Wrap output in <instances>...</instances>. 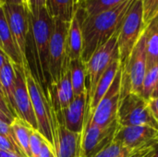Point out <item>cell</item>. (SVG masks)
Returning a JSON list of instances; mask_svg holds the SVG:
<instances>
[{
    "instance_id": "cell-2",
    "label": "cell",
    "mask_w": 158,
    "mask_h": 157,
    "mask_svg": "<svg viewBox=\"0 0 158 157\" xmlns=\"http://www.w3.org/2000/svg\"><path fill=\"white\" fill-rule=\"evenodd\" d=\"M54 29V19L49 16L45 7L35 15L30 13V33L28 42L32 55L34 75L44 91L50 84L49 74V46Z\"/></svg>"
},
{
    "instance_id": "cell-3",
    "label": "cell",
    "mask_w": 158,
    "mask_h": 157,
    "mask_svg": "<svg viewBox=\"0 0 158 157\" xmlns=\"http://www.w3.org/2000/svg\"><path fill=\"white\" fill-rule=\"evenodd\" d=\"M147 69L144 31L133 47L126 64L121 68L120 99L130 93H141L143 81Z\"/></svg>"
},
{
    "instance_id": "cell-20",
    "label": "cell",
    "mask_w": 158,
    "mask_h": 157,
    "mask_svg": "<svg viewBox=\"0 0 158 157\" xmlns=\"http://www.w3.org/2000/svg\"><path fill=\"white\" fill-rule=\"evenodd\" d=\"M147 68L158 64V15L144 28Z\"/></svg>"
},
{
    "instance_id": "cell-33",
    "label": "cell",
    "mask_w": 158,
    "mask_h": 157,
    "mask_svg": "<svg viewBox=\"0 0 158 157\" xmlns=\"http://www.w3.org/2000/svg\"><path fill=\"white\" fill-rule=\"evenodd\" d=\"M147 103H148V106H149L154 118H156V120L158 123V97L151 98L150 100L147 101Z\"/></svg>"
},
{
    "instance_id": "cell-5",
    "label": "cell",
    "mask_w": 158,
    "mask_h": 157,
    "mask_svg": "<svg viewBox=\"0 0 158 157\" xmlns=\"http://www.w3.org/2000/svg\"><path fill=\"white\" fill-rule=\"evenodd\" d=\"M117 121L121 127L146 126L158 130V123L154 118L147 101L140 94L130 93L120 99Z\"/></svg>"
},
{
    "instance_id": "cell-45",
    "label": "cell",
    "mask_w": 158,
    "mask_h": 157,
    "mask_svg": "<svg viewBox=\"0 0 158 157\" xmlns=\"http://www.w3.org/2000/svg\"><path fill=\"white\" fill-rule=\"evenodd\" d=\"M81 1H82V0H81ZM80 2H81V1H80Z\"/></svg>"
},
{
    "instance_id": "cell-9",
    "label": "cell",
    "mask_w": 158,
    "mask_h": 157,
    "mask_svg": "<svg viewBox=\"0 0 158 157\" xmlns=\"http://www.w3.org/2000/svg\"><path fill=\"white\" fill-rule=\"evenodd\" d=\"M11 34L20 54L22 67L29 66L27 44L30 33V12L24 5H2Z\"/></svg>"
},
{
    "instance_id": "cell-11",
    "label": "cell",
    "mask_w": 158,
    "mask_h": 157,
    "mask_svg": "<svg viewBox=\"0 0 158 157\" xmlns=\"http://www.w3.org/2000/svg\"><path fill=\"white\" fill-rule=\"evenodd\" d=\"M121 68L118 71L110 88L99 102L90 118V121L99 127L106 128L117 121V115L120 102Z\"/></svg>"
},
{
    "instance_id": "cell-19",
    "label": "cell",
    "mask_w": 158,
    "mask_h": 157,
    "mask_svg": "<svg viewBox=\"0 0 158 157\" xmlns=\"http://www.w3.org/2000/svg\"><path fill=\"white\" fill-rule=\"evenodd\" d=\"M45 9L54 20L70 22L76 11V2L75 0H46Z\"/></svg>"
},
{
    "instance_id": "cell-8",
    "label": "cell",
    "mask_w": 158,
    "mask_h": 157,
    "mask_svg": "<svg viewBox=\"0 0 158 157\" xmlns=\"http://www.w3.org/2000/svg\"><path fill=\"white\" fill-rule=\"evenodd\" d=\"M49 109L56 156L81 157V133H75L65 128L63 123L62 111L56 110L50 104Z\"/></svg>"
},
{
    "instance_id": "cell-15",
    "label": "cell",
    "mask_w": 158,
    "mask_h": 157,
    "mask_svg": "<svg viewBox=\"0 0 158 157\" xmlns=\"http://www.w3.org/2000/svg\"><path fill=\"white\" fill-rule=\"evenodd\" d=\"M88 105L87 91L73 98L70 105L62 110L63 123L67 130L75 133H82Z\"/></svg>"
},
{
    "instance_id": "cell-34",
    "label": "cell",
    "mask_w": 158,
    "mask_h": 157,
    "mask_svg": "<svg viewBox=\"0 0 158 157\" xmlns=\"http://www.w3.org/2000/svg\"><path fill=\"white\" fill-rule=\"evenodd\" d=\"M39 157H56V156L55 152H54V150L45 142V140H44V143L43 144V148H42V151L40 153Z\"/></svg>"
},
{
    "instance_id": "cell-32",
    "label": "cell",
    "mask_w": 158,
    "mask_h": 157,
    "mask_svg": "<svg viewBox=\"0 0 158 157\" xmlns=\"http://www.w3.org/2000/svg\"><path fill=\"white\" fill-rule=\"evenodd\" d=\"M0 109L9 118H11L12 119H14L16 117L13 115V113L11 112L10 108H9V105L6 102V100L0 94Z\"/></svg>"
},
{
    "instance_id": "cell-38",
    "label": "cell",
    "mask_w": 158,
    "mask_h": 157,
    "mask_svg": "<svg viewBox=\"0 0 158 157\" xmlns=\"http://www.w3.org/2000/svg\"><path fill=\"white\" fill-rule=\"evenodd\" d=\"M7 60H8V57L0 50V70H1V68H2V67L4 66V64H5Z\"/></svg>"
},
{
    "instance_id": "cell-13",
    "label": "cell",
    "mask_w": 158,
    "mask_h": 157,
    "mask_svg": "<svg viewBox=\"0 0 158 157\" xmlns=\"http://www.w3.org/2000/svg\"><path fill=\"white\" fill-rule=\"evenodd\" d=\"M14 73H15V114L16 118H19L24 121L31 128L37 130V121L33 112L31 101L28 92V87L26 83L24 69L22 65L13 64Z\"/></svg>"
},
{
    "instance_id": "cell-12",
    "label": "cell",
    "mask_w": 158,
    "mask_h": 157,
    "mask_svg": "<svg viewBox=\"0 0 158 157\" xmlns=\"http://www.w3.org/2000/svg\"><path fill=\"white\" fill-rule=\"evenodd\" d=\"M69 22L62 20H54V29L49 46V74L50 84L57 83L63 66L67 60L66 56V40Z\"/></svg>"
},
{
    "instance_id": "cell-44",
    "label": "cell",
    "mask_w": 158,
    "mask_h": 157,
    "mask_svg": "<svg viewBox=\"0 0 158 157\" xmlns=\"http://www.w3.org/2000/svg\"><path fill=\"white\" fill-rule=\"evenodd\" d=\"M0 4H2V0H0Z\"/></svg>"
},
{
    "instance_id": "cell-30",
    "label": "cell",
    "mask_w": 158,
    "mask_h": 157,
    "mask_svg": "<svg viewBox=\"0 0 158 157\" xmlns=\"http://www.w3.org/2000/svg\"><path fill=\"white\" fill-rule=\"evenodd\" d=\"M0 135L6 137V139H8L14 145H16L17 147L18 144H17V142H16V139H15V136H14V133H13V130H12V128H11V125L10 124H7L2 120H0Z\"/></svg>"
},
{
    "instance_id": "cell-28",
    "label": "cell",
    "mask_w": 158,
    "mask_h": 157,
    "mask_svg": "<svg viewBox=\"0 0 158 157\" xmlns=\"http://www.w3.org/2000/svg\"><path fill=\"white\" fill-rule=\"evenodd\" d=\"M44 139L38 132V130L32 129L30 137V151L31 157H39L43 148Z\"/></svg>"
},
{
    "instance_id": "cell-25",
    "label": "cell",
    "mask_w": 158,
    "mask_h": 157,
    "mask_svg": "<svg viewBox=\"0 0 158 157\" xmlns=\"http://www.w3.org/2000/svg\"><path fill=\"white\" fill-rule=\"evenodd\" d=\"M158 81V64L147 68L142 85L140 95L146 101L152 98V95L156 88Z\"/></svg>"
},
{
    "instance_id": "cell-4",
    "label": "cell",
    "mask_w": 158,
    "mask_h": 157,
    "mask_svg": "<svg viewBox=\"0 0 158 157\" xmlns=\"http://www.w3.org/2000/svg\"><path fill=\"white\" fill-rule=\"evenodd\" d=\"M23 69L28 92L37 121V130L43 136L45 142L50 145V147L54 150V140L50 123V109L45 92L44 91L37 78L30 68V66H24Z\"/></svg>"
},
{
    "instance_id": "cell-40",
    "label": "cell",
    "mask_w": 158,
    "mask_h": 157,
    "mask_svg": "<svg viewBox=\"0 0 158 157\" xmlns=\"http://www.w3.org/2000/svg\"><path fill=\"white\" fill-rule=\"evenodd\" d=\"M0 94L6 99V96H5V93H4V90H3V86H2V83H1V80H0ZM7 102V101H6Z\"/></svg>"
},
{
    "instance_id": "cell-41",
    "label": "cell",
    "mask_w": 158,
    "mask_h": 157,
    "mask_svg": "<svg viewBox=\"0 0 158 157\" xmlns=\"http://www.w3.org/2000/svg\"><path fill=\"white\" fill-rule=\"evenodd\" d=\"M23 1V5L25 6V7L29 10V0H22Z\"/></svg>"
},
{
    "instance_id": "cell-14",
    "label": "cell",
    "mask_w": 158,
    "mask_h": 157,
    "mask_svg": "<svg viewBox=\"0 0 158 157\" xmlns=\"http://www.w3.org/2000/svg\"><path fill=\"white\" fill-rule=\"evenodd\" d=\"M114 141L131 149H141L158 144V130L146 126H118Z\"/></svg>"
},
{
    "instance_id": "cell-24",
    "label": "cell",
    "mask_w": 158,
    "mask_h": 157,
    "mask_svg": "<svg viewBox=\"0 0 158 157\" xmlns=\"http://www.w3.org/2000/svg\"><path fill=\"white\" fill-rule=\"evenodd\" d=\"M125 0H82L76 6L82 11L84 17H90L111 9Z\"/></svg>"
},
{
    "instance_id": "cell-29",
    "label": "cell",
    "mask_w": 158,
    "mask_h": 157,
    "mask_svg": "<svg viewBox=\"0 0 158 157\" xmlns=\"http://www.w3.org/2000/svg\"><path fill=\"white\" fill-rule=\"evenodd\" d=\"M0 150L12 152V153H15V154L20 155V156L25 157V155H23V153L21 152V150L19 147L14 145L8 139H6V137H4L2 135H0Z\"/></svg>"
},
{
    "instance_id": "cell-18",
    "label": "cell",
    "mask_w": 158,
    "mask_h": 157,
    "mask_svg": "<svg viewBox=\"0 0 158 157\" xmlns=\"http://www.w3.org/2000/svg\"><path fill=\"white\" fill-rule=\"evenodd\" d=\"M0 50L8 57L10 62H12L13 64L22 65V59L20 54L17 48V45L11 34L1 4H0Z\"/></svg>"
},
{
    "instance_id": "cell-36",
    "label": "cell",
    "mask_w": 158,
    "mask_h": 157,
    "mask_svg": "<svg viewBox=\"0 0 158 157\" xmlns=\"http://www.w3.org/2000/svg\"><path fill=\"white\" fill-rule=\"evenodd\" d=\"M0 157H22L15 153L12 152H8V151H3L0 150Z\"/></svg>"
},
{
    "instance_id": "cell-27",
    "label": "cell",
    "mask_w": 158,
    "mask_h": 157,
    "mask_svg": "<svg viewBox=\"0 0 158 157\" xmlns=\"http://www.w3.org/2000/svg\"><path fill=\"white\" fill-rule=\"evenodd\" d=\"M144 28L158 15V0H141Z\"/></svg>"
},
{
    "instance_id": "cell-42",
    "label": "cell",
    "mask_w": 158,
    "mask_h": 157,
    "mask_svg": "<svg viewBox=\"0 0 158 157\" xmlns=\"http://www.w3.org/2000/svg\"><path fill=\"white\" fill-rule=\"evenodd\" d=\"M152 157H158V144L156 145V150H155V154Z\"/></svg>"
},
{
    "instance_id": "cell-10",
    "label": "cell",
    "mask_w": 158,
    "mask_h": 157,
    "mask_svg": "<svg viewBox=\"0 0 158 157\" xmlns=\"http://www.w3.org/2000/svg\"><path fill=\"white\" fill-rule=\"evenodd\" d=\"M91 116L86 112L83 130L81 133V157H94L115 138L118 124L114 122L108 127L102 128L90 121Z\"/></svg>"
},
{
    "instance_id": "cell-35",
    "label": "cell",
    "mask_w": 158,
    "mask_h": 157,
    "mask_svg": "<svg viewBox=\"0 0 158 157\" xmlns=\"http://www.w3.org/2000/svg\"><path fill=\"white\" fill-rule=\"evenodd\" d=\"M0 120H2V121H4V122H6V123H7V124H10V125H11V123L13 122L14 119H12L11 118L7 117V116L0 109Z\"/></svg>"
},
{
    "instance_id": "cell-7",
    "label": "cell",
    "mask_w": 158,
    "mask_h": 157,
    "mask_svg": "<svg viewBox=\"0 0 158 157\" xmlns=\"http://www.w3.org/2000/svg\"><path fill=\"white\" fill-rule=\"evenodd\" d=\"M118 32L114 34L106 43L100 46L85 63L86 67V89L88 93V102L93 96L95 87L107 69V68L116 59L119 58L118 47Z\"/></svg>"
},
{
    "instance_id": "cell-23",
    "label": "cell",
    "mask_w": 158,
    "mask_h": 157,
    "mask_svg": "<svg viewBox=\"0 0 158 157\" xmlns=\"http://www.w3.org/2000/svg\"><path fill=\"white\" fill-rule=\"evenodd\" d=\"M11 128L18 146L25 157H31L30 151V137L32 128L27 125L19 118H15L11 123Z\"/></svg>"
},
{
    "instance_id": "cell-43",
    "label": "cell",
    "mask_w": 158,
    "mask_h": 157,
    "mask_svg": "<svg viewBox=\"0 0 158 157\" xmlns=\"http://www.w3.org/2000/svg\"><path fill=\"white\" fill-rule=\"evenodd\" d=\"M80 1H81V0H75V2H76V4H77V3H79Z\"/></svg>"
},
{
    "instance_id": "cell-17",
    "label": "cell",
    "mask_w": 158,
    "mask_h": 157,
    "mask_svg": "<svg viewBox=\"0 0 158 157\" xmlns=\"http://www.w3.org/2000/svg\"><path fill=\"white\" fill-rule=\"evenodd\" d=\"M120 68L121 67H120L119 58L116 59L114 62H112V64L107 68V69L105 71V73L100 78V80L95 87V90L93 93V96L91 97V99L89 100L88 105H87L86 111L90 116H92L94 109L98 105L99 102L104 97V95L106 94L107 90L110 88V86H111V84Z\"/></svg>"
},
{
    "instance_id": "cell-22",
    "label": "cell",
    "mask_w": 158,
    "mask_h": 157,
    "mask_svg": "<svg viewBox=\"0 0 158 157\" xmlns=\"http://www.w3.org/2000/svg\"><path fill=\"white\" fill-rule=\"evenodd\" d=\"M69 72L74 97L85 93L86 89V67L85 63L80 59L69 62Z\"/></svg>"
},
{
    "instance_id": "cell-6",
    "label": "cell",
    "mask_w": 158,
    "mask_h": 157,
    "mask_svg": "<svg viewBox=\"0 0 158 157\" xmlns=\"http://www.w3.org/2000/svg\"><path fill=\"white\" fill-rule=\"evenodd\" d=\"M144 31L142 1L136 0L126 15L118 36L120 67L126 64L133 47Z\"/></svg>"
},
{
    "instance_id": "cell-31",
    "label": "cell",
    "mask_w": 158,
    "mask_h": 157,
    "mask_svg": "<svg viewBox=\"0 0 158 157\" xmlns=\"http://www.w3.org/2000/svg\"><path fill=\"white\" fill-rule=\"evenodd\" d=\"M46 0H29V12L35 15L39 10L45 7Z\"/></svg>"
},
{
    "instance_id": "cell-37",
    "label": "cell",
    "mask_w": 158,
    "mask_h": 157,
    "mask_svg": "<svg viewBox=\"0 0 158 157\" xmlns=\"http://www.w3.org/2000/svg\"><path fill=\"white\" fill-rule=\"evenodd\" d=\"M9 4V5H23L22 0H2V4Z\"/></svg>"
},
{
    "instance_id": "cell-16",
    "label": "cell",
    "mask_w": 158,
    "mask_h": 157,
    "mask_svg": "<svg viewBox=\"0 0 158 157\" xmlns=\"http://www.w3.org/2000/svg\"><path fill=\"white\" fill-rule=\"evenodd\" d=\"M82 52V32L81 21L75 11V14L69 22L66 40V56L67 59L70 62L81 58Z\"/></svg>"
},
{
    "instance_id": "cell-39",
    "label": "cell",
    "mask_w": 158,
    "mask_h": 157,
    "mask_svg": "<svg viewBox=\"0 0 158 157\" xmlns=\"http://www.w3.org/2000/svg\"><path fill=\"white\" fill-rule=\"evenodd\" d=\"M156 97H158V81L157 84H156V90H155V92H154V93L152 95V98H156Z\"/></svg>"
},
{
    "instance_id": "cell-21",
    "label": "cell",
    "mask_w": 158,
    "mask_h": 157,
    "mask_svg": "<svg viewBox=\"0 0 158 157\" xmlns=\"http://www.w3.org/2000/svg\"><path fill=\"white\" fill-rule=\"evenodd\" d=\"M0 80L3 86V90L5 93L6 99L9 105V108L13 115L15 114V101H14V93H15V73L13 68V63L8 59L0 70Z\"/></svg>"
},
{
    "instance_id": "cell-26",
    "label": "cell",
    "mask_w": 158,
    "mask_h": 157,
    "mask_svg": "<svg viewBox=\"0 0 158 157\" xmlns=\"http://www.w3.org/2000/svg\"><path fill=\"white\" fill-rule=\"evenodd\" d=\"M136 149L128 148L113 140L105 149L94 157H130Z\"/></svg>"
},
{
    "instance_id": "cell-1",
    "label": "cell",
    "mask_w": 158,
    "mask_h": 157,
    "mask_svg": "<svg viewBox=\"0 0 158 157\" xmlns=\"http://www.w3.org/2000/svg\"><path fill=\"white\" fill-rule=\"evenodd\" d=\"M135 1L125 0L111 9L90 17H84L82 11L76 6V12L81 21V60L84 63L90 59L100 46L119 31L126 15Z\"/></svg>"
}]
</instances>
